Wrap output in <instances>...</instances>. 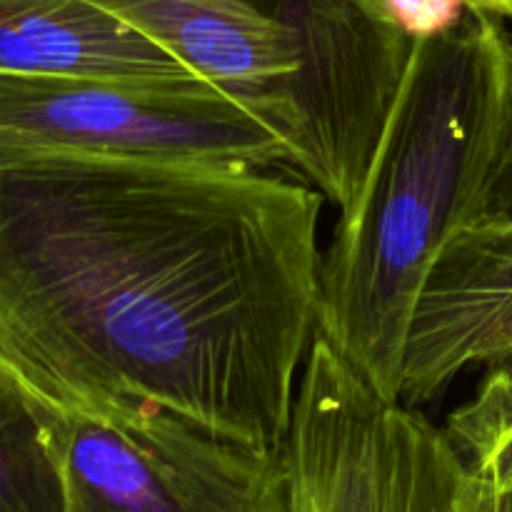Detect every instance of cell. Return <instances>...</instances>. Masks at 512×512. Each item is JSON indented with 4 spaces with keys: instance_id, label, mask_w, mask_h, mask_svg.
Here are the masks:
<instances>
[{
    "instance_id": "6da1fadb",
    "label": "cell",
    "mask_w": 512,
    "mask_h": 512,
    "mask_svg": "<svg viewBox=\"0 0 512 512\" xmlns=\"http://www.w3.org/2000/svg\"><path fill=\"white\" fill-rule=\"evenodd\" d=\"M323 203L248 165L0 148V348L65 408L148 403L280 450Z\"/></svg>"
},
{
    "instance_id": "7a4b0ae2",
    "label": "cell",
    "mask_w": 512,
    "mask_h": 512,
    "mask_svg": "<svg viewBox=\"0 0 512 512\" xmlns=\"http://www.w3.org/2000/svg\"><path fill=\"white\" fill-rule=\"evenodd\" d=\"M512 210V38L470 8L415 43L365 178L320 263L318 333L388 400L430 270L465 228Z\"/></svg>"
},
{
    "instance_id": "3957f363",
    "label": "cell",
    "mask_w": 512,
    "mask_h": 512,
    "mask_svg": "<svg viewBox=\"0 0 512 512\" xmlns=\"http://www.w3.org/2000/svg\"><path fill=\"white\" fill-rule=\"evenodd\" d=\"M270 128L288 168L348 208L415 43L375 0H90Z\"/></svg>"
},
{
    "instance_id": "277c9868",
    "label": "cell",
    "mask_w": 512,
    "mask_h": 512,
    "mask_svg": "<svg viewBox=\"0 0 512 512\" xmlns=\"http://www.w3.org/2000/svg\"><path fill=\"white\" fill-rule=\"evenodd\" d=\"M283 458L288 512H463L468 468L448 433L380 395L320 333Z\"/></svg>"
},
{
    "instance_id": "5b68a950",
    "label": "cell",
    "mask_w": 512,
    "mask_h": 512,
    "mask_svg": "<svg viewBox=\"0 0 512 512\" xmlns=\"http://www.w3.org/2000/svg\"><path fill=\"white\" fill-rule=\"evenodd\" d=\"M65 512H288L283 448H255L148 403H58Z\"/></svg>"
},
{
    "instance_id": "8992f818",
    "label": "cell",
    "mask_w": 512,
    "mask_h": 512,
    "mask_svg": "<svg viewBox=\"0 0 512 512\" xmlns=\"http://www.w3.org/2000/svg\"><path fill=\"white\" fill-rule=\"evenodd\" d=\"M0 148L288 168L273 130L215 85L83 75L0 73Z\"/></svg>"
},
{
    "instance_id": "52a82bcc",
    "label": "cell",
    "mask_w": 512,
    "mask_h": 512,
    "mask_svg": "<svg viewBox=\"0 0 512 512\" xmlns=\"http://www.w3.org/2000/svg\"><path fill=\"white\" fill-rule=\"evenodd\" d=\"M512 358V210L465 228L423 285L405 343L400 403L443 398L475 365Z\"/></svg>"
},
{
    "instance_id": "ba28073f",
    "label": "cell",
    "mask_w": 512,
    "mask_h": 512,
    "mask_svg": "<svg viewBox=\"0 0 512 512\" xmlns=\"http://www.w3.org/2000/svg\"><path fill=\"white\" fill-rule=\"evenodd\" d=\"M0 73L213 85L90 0H0Z\"/></svg>"
},
{
    "instance_id": "9c48e42d",
    "label": "cell",
    "mask_w": 512,
    "mask_h": 512,
    "mask_svg": "<svg viewBox=\"0 0 512 512\" xmlns=\"http://www.w3.org/2000/svg\"><path fill=\"white\" fill-rule=\"evenodd\" d=\"M55 408L0 348V512H65Z\"/></svg>"
},
{
    "instance_id": "30bf717a",
    "label": "cell",
    "mask_w": 512,
    "mask_h": 512,
    "mask_svg": "<svg viewBox=\"0 0 512 512\" xmlns=\"http://www.w3.org/2000/svg\"><path fill=\"white\" fill-rule=\"evenodd\" d=\"M465 468L493 483H512V380L488 368L478 393L445 425Z\"/></svg>"
},
{
    "instance_id": "8fae6325",
    "label": "cell",
    "mask_w": 512,
    "mask_h": 512,
    "mask_svg": "<svg viewBox=\"0 0 512 512\" xmlns=\"http://www.w3.org/2000/svg\"><path fill=\"white\" fill-rule=\"evenodd\" d=\"M390 25L413 43L438 38L465 18L470 0H375Z\"/></svg>"
},
{
    "instance_id": "7c38bea8",
    "label": "cell",
    "mask_w": 512,
    "mask_h": 512,
    "mask_svg": "<svg viewBox=\"0 0 512 512\" xmlns=\"http://www.w3.org/2000/svg\"><path fill=\"white\" fill-rule=\"evenodd\" d=\"M463 512H512V483H493L468 470Z\"/></svg>"
},
{
    "instance_id": "4fadbf2b",
    "label": "cell",
    "mask_w": 512,
    "mask_h": 512,
    "mask_svg": "<svg viewBox=\"0 0 512 512\" xmlns=\"http://www.w3.org/2000/svg\"><path fill=\"white\" fill-rule=\"evenodd\" d=\"M470 3H473V10H483L495 18H512V0H470Z\"/></svg>"
},
{
    "instance_id": "5bb4252c",
    "label": "cell",
    "mask_w": 512,
    "mask_h": 512,
    "mask_svg": "<svg viewBox=\"0 0 512 512\" xmlns=\"http://www.w3.org/2000/svg\"><path fill=\"white\" fill-rule=\"evenodd\" d=\"M495 370H500V373L505 375V378L508 380H512V358H508L505 360V363H498V365H493Z\"/></svg>"
}]
</instances>
